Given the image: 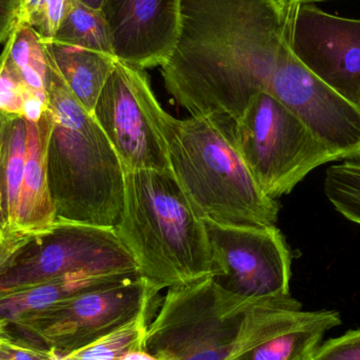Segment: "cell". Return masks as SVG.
<instances>
[{
	"label": "cell",
	"instance_id": "27",
	"mask_svg": "<svg viewBox=\"0 0 360 360\" xmlns=\"http://www.w3.org/2000/svg\"><path fill=\"white\" fill-rule=\"evenodd\" d=\"M33 235L20 233H6L0 235V268L10 260V258L20 249Z\"/></svg>",
	"mask_w": 360,
	"mask_h": 360
},
{
	"label": "cell",
	"instance_id": "24",
	"mask_svg": "<svg viewBox=\"0 0 360 360\" xmlns=\"http://www.w3.org/2000/svg\"><path fill=\"white\" fill-rule=\"evenodd\" d=\"M310 360H360V329L321 342Z\"/></svg>",
	"mask_w": 360,
	"mask_h": 360
},
{
	"label": "cell",
	"instance_id": "8",
	"mask_svg": "<svg viewBox=\"0 0 360 360\" xmlns=\"http://www.w3.org/2000/svg\"><path fill=\"white\" fill-rule=\"evenodd\" d=\"M139 272L115 228L56 221L0 268V294L69 275Z\"/></svg>",
	"mask_w": 360,
	"mask_h": 360
},
{
	"label": "cell",
	"instance_id": "23",
	"mask_svg": "<svg viewBox=\"0 0 360 360\" xmlns=\"http://www.w3.org/2000/svg\"><path fill=\"white\" fill-rule=\"evenodd\" d=\"M32 95L38 94L32 92L10 67L0 60V114L6 117L23 118L25 101Z\"/></svg>",
	"mask_w": 360,
	"mask_h": 360
},
{
	"label": "cell",
	"instance_id": "3",
	"mask_svg": "<svg viewBox=\"0 0 360 360\" xmlns=\"http://www.w3.org/2000/svg\"><path fill=\"white\" fill-rule=\"evenodd\" d=\"M48 65L46 168L56 221L115 228L124 209L122 162L93 114Z\"/></svg>",
	"mask_w": 360,
	"mask_h": 360
},
{
	"label": "cell",
	"instance_id": "33",
	"mask_svg": "<svg viewBox=\"0 0 360 360\" xmlns=\"http://www.w3.org/2000/svg\"><path fill=\"white\" fill-rule=\"evenodd\" d=\"M0 224L8 230V228H6V217H4V205H2L1 191H0Z\"/></svg>",
	"mask_w": 360,
	"mask_h": 360
},
{
	"label": "cell",
	"instance_id": "21",
	"mask_svg": "<svg viewBox=\"0 0 360 360\" xmlns=\"http://www.w3.org/2000/svg\"><path fill=\"white\" fill-rule=\"evenodd\" d=\"M160 307L148 309L124 327L99 338L65 357L67 360H122L129 353L143 348L148 327Z\"/></svg>",
	"mask_w": 360,
	"mask_h": 360
},
{
	"label": "cell",
	"instance_id": "20",
	"mask_svg": "<svg viewBox=\"0 0 360 360\" xmlns=\"http://www.w3.org/2000/svg\"><path fill=\"white\" fill-rule=\"evenodd\" d=\"M52 40L114 56L111 33L103 12L80 0H71L67 14Z\"/></svg>",
	"mask_w": 360,
	"mask_h": 360
},
{
	"label": "cell",
	"instance_id": "28",
	"mask_svg": "<svg viewBox=\"0 0 360 360\" xmlns=\"http://www.w3.org/2000/svg\"><path fill=\"white\" fill-rule=\"evenodd\" d=\"M16 6L14 2L0 0V44H6L16 25Z\"/></svg>",
	"mask_w": 360,
	"mask_h": 360
},
{
	"label": "cell",
	"instance_id": "10",
	"mask_svg": "<svg viewBox=\"0 0 360 360\" xmlns=\"http://www.w3.org/2000/svg\"><path fill=\"white\" fill-rule=\"evenodd\" d=\"M205 221L213 281L247 298L287 297L292 253L276 226H243Z\"/></svg>",
	"mask_w": 360,
	"mask_h": 360
},
{
	"label": "cell",
	"instance_id": "32",
	"mask_svg": "<svg viewBox=\"0 0 360 360\" xmlns=\"http://www.w3.org/2000/svg\"><path fill=\"white\" fill-rule=\"evenodd\" d=\"M84 4H88L91 8H96V10H101V4L103 0H80Z\"/></svg>",
	"mask_w": 360,
	"mask_h": 360
},
{
	"label": "cell",
	"instance_id": "17",
	"mask_svg": "<svg viewBox=\"0 0 360 360\" xmlns=\"http://www.w3.org/2000/svg\"><path fill=\"white\" fill-rule=\"evenodd\" d=\"M342 325L338 311H304L283 331L235 360H310L328 331Z\"/></svg>",
	"mask_w": 360,
	"mask_h": 360
},
{
	"label": "cell",
	"instance_id": "29",
	"mask_svg": "<svg viewBox=\"0 0 360 360\" xmlns=\"http://www.w3.org/2000/svg\"><path fill=\"white\" fill-rule=\"evenodd\" d=\"M44 0H16V23L33 27Z\"/></svg>",
	"mask_w": 360,
	"mask_h": 360
},
{
	"label": "cell",
	"instance_id": "26",
	"mask_svg": "<svg viewBox=\"0 0 360 360\" xmlns=\"http://www.w3.org/2000/svg\"><path fill=\"white\" fill-rule=\"evenodd\" d=\"M52 354L0 338V360H48Z\"/></svg>",
	"mask_w": 360,
	"mask_h": 360
},
{
	"label": "cell",
	"instance_id": "30",
	"mask_svg": "<svg viewBox=\"0 0 360 360\" xmlns=\"http://www.w3.org/2000/svg\"><path fill=\"white\" fill-rule=\"evenodd\" d=\"M122 360H176L166 354H151L145 349H139L129 353Z\"/></svg>",
	"mask_w": 360,
	"mask_h": 360
},
{
	"label": "cell",
	"instance_id": "1",
	"mask_svg": "<svg viewBox=\"0 0 360 360\" xmlns=\"http://www.w3.org/2000/svg\"><path fill=\"white\" fill-rule=\"evenodd\" d=\"M292 6L276 0H180L179 39L160 67L175 103L190 116L238 120L257 93L268 92L290 48Z\"/></svg>",
	"mask_w": 360,
	"mask_h": 360
},
{
	"label": "cell",
	"instance_id": "4",
	"mask_svg": "<svg viewBox=\"0 0 360 360\" xmlns=\"http://www.w3.org/2000/svg\"><path fill=\"white\" fill-rule=\"evenodd\" d=\"M233 122L213 116L179 120L162 109L158 127L172 174L201 219L230 226H274L278 202L260 190L243 162Z\"/></svg>",
	"mask_w": 360,
	"mask_h": 360
},
{
	"label": "cell",
	"instance_id": "22",
	"mask_svg": "<svg viewBox=\"0 0 360 360\" xmlns=\"http://www.w3.org/2000/svg\"><path fill=\"white\" fill-rule=\"evenodd\" d=\"M325 194L338 213L360 224V160H345L344 164L329 167Z\"/></svg>",
	"mask_w": 360,
	"mask_h": 360
},
{
	"label": "cell",
	"instance_id": "5",
	"mask_svg": "<svg viewBox=\"0 0 360 360\" xmlns=\"http://www.w3.org/2000/svg\"><path fill=\"white\" fill-rule=\"evenodd\" d=\"M115 231L141 276L160 291L211 277L205 221L171 170L124 172V209Z\"/></svg>",
	"mask_w": 360,
	"mask_h": 360
},
{
	"label": "cell",
	"instance_id": "12",
	"mask_svg": "<svg viewBox=\"0 0 360 360\" xmlns=\"http://www.w3.org/2000/svg\"><path fill=\"white\" fill-rule=\"evenodd\" d=\"M289 44L306 69L360 105V19L330 14L315 4L293 6Z\"/></svg>",
	"mask_w": 360,
	"mask_h": 360
},
{
	"label": "cell",
	"instance_id": "34",
	"mask_svg": "<svg viewBox=\"0 0 360 360\" xmlns=\"http://www.w3.org/2000/svg\"><path fill=\"white\" fill-rule=\"evenodd\" d=\"M6 233H8V231L0 224V235L6 234Z\"/></svg>",
	"mask_w": 360,
	"mask_h": 360
},
{
	"label": "cell",
	"instance_id": "11",
	"mask_svg": "<svg viewBox=\"0 0 360 360\" xmlns=\"http://www.w3.org/2000/svg\"><path fill=\"white\" fill-rule=\"evenodd\" d=\"M268 92L289 109L338 162L360 160V105L311 73L291 49L283 54Z\"/></svg>",
	"mask_w": 360,
	"mask_h": 360
},
{
	"label": "cell",
	"instance_id": "13",
	"mask_svg": "<svg viewBox=\"0 0 360 360\" xmlns=\"http://www.w3.org/2000/svg\"><path fill=\"white\" fill-rule=\"evenodd\" d=\"M118 61L146 70L162 67L176 46L180 0H103Z\"/></svg>",
	"mask_w": 360,
	"mask_h": 360
},
{
	"label": "cell",
	"instance_id": "25",
	"mask_svg": "<svg viewBox=\"0 0 360 360\" xmlns=\"http://www.w3.org/2000/svg\"><path fill=\"white\" fill-rule=\"evenodd\" d=\"M71 0H44L33 27L44 41H50L56 35Z\"/></svg>",
	"mask_w": 360,
	"mask_h": 360
},
{
	"label": "cell",
	"instance_id": "15",
	"mask_svg": "<svg viewBox=\"0 0 360 360\" xmlns=\"http://www.w3.org/2000/svg\"><path fill=\"white\" fill-rule=\"evenodd\" d=\"M44 44L49 63L78 103L93 114L99 95L115 69L117 59L107 53L53 40L44 41Z\"/></svg>",
	"mask_w": 360,
	"mask_h": 360
},
{
	"label": "cell",
	"instance_id": "9",
	"mask_svg": "<svg viewBox=\"0 0 360 360\" xmlns=\"http://www.w3.org/2000/svg\"><path fill=\"white\" fill-rule=\"evenodd\" d=\"M162 108L145 70L117 61L93 116L115 150L124 172L171 170L158 127Z\"/></svg>",
	"mask_w": 360,
	"mask_h": 360
},
{
	"label": "cell",
	"instance_id": "31",
	"mask_svg": "<svg viewBox=\"0 0 360 360\" xmlns=\"http://www.w3.org/2000/svg\"><path fill=\"white\" fill-rule=\"evenodd\" d=\"M283 6H298V4H315L316 2L332 1V0H276Z\"/></svg>",
	"mask_w": 360,
	"mask_h": 360
},
{
	"label": "cell",
	"instance_id": "6",
	"mask_svg": "<svg viewBox=\"0 0 360 360\" xmlns=\"http://www.w3.org/2000/svg\"><path fill=\"white\" fill-rule=\"evenodd\" d=\"M160 290L139 276L61 300L0 327V338L65 359L162 304Z\"/></svg>",
	"mask_w": 360,
	"mask_h": 360
},
{
	"label": "cell",
	"instance_id": "2",
	"mask_svg": "<svg viewBox=\"0 0 360 360\" xmlns=\"http://www.w3.org/2000/svg\"><path fill=\"white\" fill-rule=\"evenodd\" d=\"M302 312V304L291 295L243 297L205 277L168 290L143 349L176 360H235L291 326Z\"/></svg>",
	"mask_w": 360,
	"mask_h": 360
},
{
	"label": "cell",
	"instance_id": "35",
	"mask_svg": "<svg viewBox=\"0 0 360 360\" xmlns=\"http://www.w3.org/2000/svg\"><path fill=\"white\" fill-rule=\"evenodd\" d=\"M48 360H67V359H61V357L56 356V355L52 354Z\"/></svg>",
	"mask_w": 360,
	"mask_h": 360
},
{
	"label": "cell",
	"instance_id": "14",
	"mask_svg": "<svg viewBox=\"0 0 360 360\" xmlns=\"http://www.w3.org/2000/svg\"><path fill=\"white\" fill-rule=\"evenodd\" d=\"M27 160L17 231L21 234L35 235L46 232L56 222L46 168V149L52 129L49 108L39 122L27 120Z\"/></svg>",
	"mask_w": 360,
	"mask_h": 360
},
{
	"label": "cell",
	"instance_id": "19",
	"mask_svg": "<svg viewBox=\"0 0 360 360\" xmlns=\"http://www.w3.org/2000/svg\"><path fill=\"white\" fill-rule=\"evenodd\" d=\"M0 60L35 94L48 98V58L44 41L32 25L16 23L4 44Z\"/></svg>",
	"mask_w": 360,
	"mask_h": 360
},
{
	"label": "cell",
	"instance_id": "16",
	"mask_svg": "<svg viewBox=\"0 0 360 360\" xmlns=\"http://www.w3.org/2000/svg\"><path fill=\"white\" fill-rule=\"evenodd\" d=\"M141 276L139 272L108 275H69L0 294V327L39 312L61 300L98 288Z\"/></svg>",
	"mask_w": 360,
	"mask_h": 360
},
{
	"label": "cell",
	"instance_id": "7",
	"mask_svg": "<svg viewBox=\"0 0 360 360\" xmlns=\"http://www.w3.org/2000/svg\"><path fill=\"white\" fill-rule=\"evenodd\" d=\"M235 143L260 190L276 200L338 158L271 93L262 91L233 122Z\"/></svg>",
	"mask_w": 360,
	"mask_h": 360
},
{
	"label": "cell",
	"instance_id": "18",
	"mask_svg": "<svg viewBox=\"0 0 360 360\" xmlns=\"http://www.w3.org/2000/svg\"><path fill=\"white\" fill-rule=\"evenodd\" d=\"M27 150V120L0 114V191L6 228L11 233H19L17 226Z\"/></svg>",
	"mask_w": 360,
	"mask_h": 360
}]
</instances>
